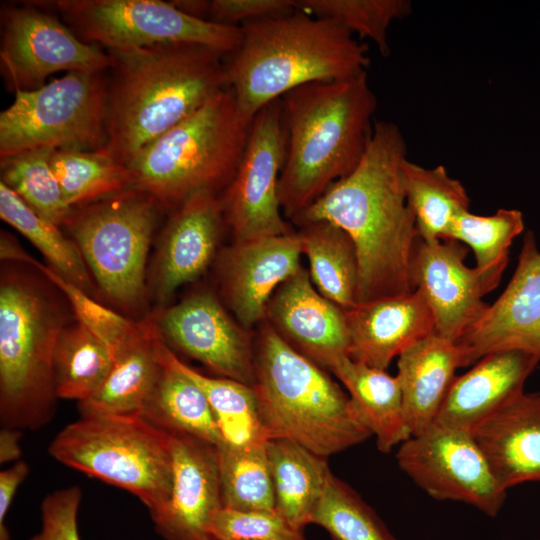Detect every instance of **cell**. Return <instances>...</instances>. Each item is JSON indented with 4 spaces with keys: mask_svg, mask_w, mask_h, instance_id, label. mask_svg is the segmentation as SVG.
Returning <instances> with one entry per match:
<instances>
[{
    "mask_svg": "<svg viewBox=\"0 0 540 540\" xmlns=\"http://www.w3.org/2000/svg\"><path fill=\"white\" fill-rule=\"evenodd\" d=\"M166 342L221 377L254 383V342L211 292H195L155 321Z\"/></svg>",
    "mask_w": 540,
    "mask_h": 540,
    "instance_id": "16",
    "label": "cell"
},
{
    "mask_svg": "<svg viewBox=\"0 0 540 540\" xmlns=\"http://www.w3.org/2000/svg\"><path fill=\"white\" fill-rule=\"evenodd\" d=\"M200 540H217V539H215V538L210 537V536L207 535V536L203 537V538L200 539Z\"/></svg>",
    "mask_w": 540,
    "mask_h": 540,
    "instance_id": "49",
    "label": "cell"
},
{
    "mask_svg": "<svg viewBox=\"0 0 540 540\" xmlns=\"http://www.w3.org/2000/svg\"><path fill=\"white\" fill-rule=\"evenodd\" d=\"M455 343L463 367L508 350L540 360V250L533 231L524 235L516 269L503 293Z\"/></svg>",
    "mask_w": 540,
    "mask_h": 540,
    "instance_id": "17",
    "label": "cell"
},
{
    "mask_svg": "<svg viewBox=\"0 0 540 540\" xmlns=\"http://www.w3.org/2000/svg\"><path fill=\"white\" fill-rule=\"evenodd\" d=\"M293 349L331 372L348 356L345 310L321 295L301 268L270 298L265 320Z\"/></svg>",
    "mask_w": 540,
    "mask_h": 540,
    "instance_id": "19",
    "label": "cell"
},
{
    "mask_svg": "<svg viewBox=\"0 0 540 540\" xmlns=\"http://www.w3.org/2000/svg\"><path fill=\"white\" fill-rule=\"evenodd\" d=\"M161 210L152 195L131 187L74 207L64 225L99 291L123 309L144 302L148 252Z\"/></svg>",
    "mask_w": 540,
    "mask_h": 540,
    "instance_id": "9",
    "label": "cell"
},
{
    "mask_svg": "<svg viewBox=\"0 0 540 540\" xmlns=\"http://www.w3.org/2000/svg\"><path fill=\"white\" fill-rule=\"evenodd\" d=\"M460 367L462 358L457 344L436 332L398 356L396 376L412 436L435 424Z\"/></svg>",
    "mask_w": 540,
    "mask_h": 540,
    "instance_id": "26",
    "label": "cell"
},
{
    "mask_svg": "<svg viewBox=\"0 0 540 540\" xmlns=\"http://www.w3.org/2000/svg\"><path fill=\"white\" fill-rule=\"evenodd\" d=\"M81 498L78 486L47 495L41 505V530L30 540H81L77 524Z\"/></svg>",
    "mask_w": 540,
    "mask_h": 540,
    "instance_id": "43",
    "label": "cell"
},
{
    "mask_svg": "<svg viewBox=\"0 0 540 540\" xmlns=\"http://www.w3.org/2000/svg\"><path fill=\"white\" fill-rule=\"evenodd\" d=\"M50 165L64 200L73 208L133 187L129 168L116 161L105 148L53 150Z\"/></svg>",
    "mask_w": 540,
    "mask_h": 540,
    "instance_id": "36",
    "label": "cell"
},
{
    "mask_svg": "<svg viewBox=\"0 0 540 540\" xmlns=\"http://www.w3.org/2000/svg\"><path fill=\"white\" fill-rule=\"evenodd\" d=\"M115 351L76 321L66 324L54 353V380L58 398L78 403L91 397L104 383Z\"/></svg>",
    "mask_w": 540,
    "mask_h": 540,
    "instance_id": "32",
    "label": "cell"
},
{
    "mask_svg": "<svg viewBox=\"0 0 540 540\" xmlns=\"http://www.w3.org/2000/svg\"><path fill=\"white\" fill-rule=\"evenodd\" d=\"M523 230L520 210L501 208L488 216L465 210L455 217L447 239L471 248L478 269L502 275L508 264L509 248Z\"/></svg>",
    "mask_w": 540,
    "mask_h": 540,
    "instance_id": "39",
    "label": "cell"
},
{
    "mask_svg": "<svg viewBox=\"0 0 540 540\" xmlns=\"http://www.w3.org/2000/svg\"><path fill=\"white\" fill-rule=\"evenodd\" d=\"M345 316L348 356L382 370L435 332L431 309L418 290L358 304L345 310Z\"/></svg>",
    "mask_w": 540,
    "mask_h": 540,
    "instance_id": "22",
    "label": "cell"
},
{
    "mask_svg": "<svg viewBox=\"0 0 540 540\" xmlns=\"http://www.w3.org/2000/svg\"><path fill=\"white\" fill-rule=\"evenodd\" d=\"M159 358L163 370L151 399L140 415L168 433L185 434L216 447L221 446L226 442L225 437L202 390L164 361L160 353Z\"/></svg>",
    "mask_w": 540,
    "mask_h": 540,
    "instance_id": "30",
    "label": "cell"
},
{
    "mask_svg": "<svg viewBox=\"0 0 540 540\" xmlns=\"http://www.w3.org/2000/svg\"><path fill=\"white\" fill-rule=\"evenodd\" d=\"M29 466L25 461H16L0 472V540H10L5 525L7 512L12 504L17 489L27 477Z\"/></svg>",
    "mask_w": 540,
    "mask_h": 540,
    "instance_id": "45",
    "label": "cell"
},
{
    "mask_svg": "<svg viewBox=\"0 0 540 540\" xmlns=\"http://www.w3.org/2000/svg\"><path fill=\"white\" fill-rule=\"evenodd\" d=\"M286 153L278 196L292 220L359 164L369 144L377 99L367 72L313 82L281 98Z\"/></svg>",
    "mask_w": 540,
    "mask_h": 540,
    "instance_id": "3",
    "label": "cell"
},
{
    "mask_svg": "<svg viewBox=\"0 0 540 540\" xmlns=\"http://www.w3.org/2000/svg\"><path fill=\"white\" fill-rule=\"evenodd\" d=\"M161 338L154 320L142 322L139 332L117 351L104 383L91 397L78 403L81 416L140 415L163 370L159 358Z\"/></svg>",
    "mask_w": 540,
    "mask_h": 540,
    "instance_id": "25",
    "label": "cell"
},
{
    "mask_svg": "<svg viewBox=\"0 0 540 540\" xmlns=\"http://www.w3.org/2000/svg\"><path fill=\"white\" fill-rule=\"evenodd\" d=\"M161 358L189 377L206 396L225 440L243 443L265 438L258 415L257 399L252 386L224 378L201 374L181 361L162 338Z\"/></svg>",
    "mask_w": 540,
    "mask_h": 540,
    "instance_id": "35",
    "label": "cell"
},
{
    "mask_svg": "<svg viewBox=\"0 0 540 540\" xmlns=\"http://www.w3.org/2000/svg\"><path fill=\"white\" fill-rule=\"evenodd\" d=\"M208 536L217 540H306L303 529L293 526L274 510L218 509Z\"/></svg>",
    "mask_w": 540,
    "mask_h": 540,
    "instance_id": "42",
    "label": "cell"
},
{
    "mask_svg": "<svg viewBox=\"0 0 540 540\" xmlns=\"http://www.w3.org/2000/svg\"><path fill=\"white\" fill-rule=\"evenodd\" d=\"M332 540H396L376 511L347 483L330 474L312 514Z\"/></svg>",
    "mask_w": 540,
    "mask_h": 540,
    "instance_id": "38",
    "label": "cell"
},
{
    "mask_svg": "<svg viewBox=\"0 0 540 540\" xmlns=\"http://www.w3.org/2000/svg\"><path fill=\"white\" fill-rule=\"evenodd\" d=\"M0 217L25 236L50 267L91 296L96 285L76 243L60 227L35 213L13 190L0 182Z\"/></svg>",
    "mask_w": 540,
    "mask_h": 540,
    "instance_id": "33",
    "label": "cell"
},
{
    "mask_svg": "<svg viewBox=\"0 0 540 540\" xmlns=\"http://www.w3.org/2000/svg\"><path fill=\"white\" fill-rule=\"evenodd\" d=\"M50 455L67 467L122 488L156 513L172 482V438L141 415L81 416L52 440Z\"/></svg>",
    "mask_w": 540,
    "mask_h": 540,
    "instance_id": "8",
    "label": "cell"
},
{
    "mask_svg": "<svg viewBox=\"0 0 540 540\" xmlns=\"http://www.w3.org/2000/svg\"><path fill=\"white\" fill-rule=\"evenodd\" d=\"M296 232L233 242L219 257L220 288L229 310L247 330L260 325L277 288L301 268Z\"/></svg>",
    "mask_w": 540,
    "mask_h": 540,
    "instance_id": "18",
    "label": "cell"
},
{
    "mask_svg": "<svg viewBox=\"0 0 540 540\" xmlns=\"http://www.w3.org/2000/svg\"><path fill=\"white\" fill-rule=\"evenodd\" d=\"M297 9V0H212L209 20L241 27L248 22L288 15Z\"/></svg>",
    "mask_w": 540,
    "mask_h": 540,
    "instance_id": "44",
    "label": "cell"
},
{
    "mask_svg": "<svg viewBox=\"0 0 540 540\" xmlns=\"http://www.w3.org/2000/svg\"><path fill=\"white\" fill-rule=\"evenodd\" d=\"M181 12L199 19L209 20L210 1L204 0H173L170 1Z\"/></svg>",
    "mask_w": 540,
    "mask_h": 540,
    "instance_id": "48",
    "label": "cell"
},
{
    "mask_svg": "<svg viewBox=\"0 0 540 540\" xmlns=\"http://www.w3.org/2000/svg\"><path fill=\"white\" fill-rule=\"evenodd\" d=\"M468 247L446 239H418L411 260V281L429 305L435 332L456 342L485 312L486 294L497 287L500 274L465 265Z\"/></svg>",
    "mask_w": 540,
    "mask_h": 540,
    "instance_id": "15",
    "label": "cell"
},
{
    "mask_svg": "<svg viewBox=\"0 0 540 540\" xmlns=\"http://www.w3.org/2000/svg\"><path fill=\"white\" fill-rule=\"evenodd\" d=\"M29 265L36 268L63 293L77 321L110 346L115 351V354L141 329L142 322H134L103 306L84 290L63 278L51 267L38 262L33 257Z\"/></svg>",
    "mask_w": 540,
    "mask_h": 540,
    "instance_id": "41",
    "label": "cell"
},
{
    "mask_svg": "<svg viewBox=\"0 0 540 540\" xmlns=\"http://www.w3.org/2000/svg\"><path fill=\"white\" fill-rule=\"evenodd\" d=\"M406 158L399 127L375 122L357 167L291 220L297 226L325 220L349 234L359 260L358 304L414 291L411 260L419 234L402 184Z\"/></svg>",
    "mask_w": 540,
    "mask_h": 540,
    "instance_id": "1",
    "label": "cell"
},
{
    "mask_svg": "<svg viewBox=\"0 0 540 540\" xmlns=\"http://www.w3.org/2000/svg\"><path fill=\"white\" fill-rule=\"evenodd\" d=\"M472 434L502 489L540 481V392H523Z\"/></svg>",
    "mask_w": 540,
    "mask_h": 540,
    "instance_id": "24",
    "label": "cell"
},
{
    "mask_svg": "<svg viewBox=\"0 0 540 540\" xmlns=\"http://www.w3.org/2000/svg\"><path fill=\"white\" fill-rule=\"evenodd\" d=\"M297 7L372 40L383 56L390 54L389 26L412 10V4L407 0H297Z\"/></svg>",
    "mask_w": 540,
    "mask_h": 540,
    "instance_id": "40",
    "label": "cell"
},
{
    "mask_svg": "<svg viewBox=\"0 0 540 540\" xmlns=\"http://www.w3.org/2000/svg\"><path fill=\"white\" fill-rule=\"evenodd\" d=\"M102 72H69L40 88L15 91L0 113V158L37 148L98 151L107 144Z\"/></svg>",
    "mask_w": 540,
    "mask_h": 540,
    "instance_id": "10",
    "label": "cell"
},
{
    "mask_svg": "<svg viewBox=\"0 0 540 540\" xmlns=\"http://www.w3.org/2000/svg\"><path fill=\"white\" fill-rule=\"evenodd\" d=\"M348 391L379 451L389 453L409 439V428L398 377L346 357L331 370Z\"/></svg>",
    "mask_w": 540,
    "mask_h": 540,
    "instance_id": "27",
    "label": "cell"
},
{
    "mask_svg": "<svg viewBox=\"0 0 540 540\" xmlns=\"http://www.w3.org/2000/svg\"><path fill=\"white\" fill-rule=\"evenodd\" d=\"M540 360L523 351L490 353L455 376L435 423L472 432L481 422L522 394Z\"/></svg>",
    "mask_w": 540,
    "mask_h": 540,
    "instance_id": "23",
    "label": "cell"
},
{
    "mask_svg": "<svg viewBox=\"0 0 540 540\" xmlns=\"http://www.w3.org/2000/svg\"><path fill=\"white\" fill-rule=\"evenodd\" d=\"M1 72L9 88L30 91L56 72H103L112 57L103 48L81 40L57 17L33 7L3 13Z\"/></svg>",
    "mask_w": 540,
    "mask_h": 540,
    "instance_id": "14",
    "label": "cell"
},
{
    "mask_svg": "<svg viewBox=\"0 0 540 540\" xmlns=\"http://www.w3.org/2000/svg\"><path fill=\"white\" fill-rule=\"evenodd\" d=\"M267 441H226L218 447L223 507L243 511L275 509Z\"/></svg>",
    "mask_w": 540,
    "mask_h": 540,
    "instance_id": "34",
    "label": "cell"
},
{
    "mask_svg": "<svg viewBox=\"0 0 540 540\" xmlns=\"http://www.w3.org/2000/svg\"><path fill=\"white\" fill-rule=\"evenodd\" d=\"M296 233L317 291L344 310L357 306L359 260L349 234L325 220L303 224Z\"/></svg>",
    "mask_w": 540,
    "mask_h": 540,
    "instance_id": "29",
    "label": "cell"
},
{
    "mask_svg": "<svg viewBox=\"0 0 540 540\" xmlns=\"http://www.w3.org/2000/svg\"><path fill=\"white\" fill-rule=\"evenodd\" d=\"M405 196L425 242L446 240L455 217L469 210L463 184L449 176L442 165L426 168L406 158L401 166Z\"/></svg>",
    "mask_w": 540,
    "mask_h": 540,
    "instance_id": "31",
    "label": "cell"
},
{
    "mask_svg": "<svg viewBox=\"0 0 540 540\" xmlns=\"http://www.w3.org/2000/svg\"><path fill=\"white\" fill-rule=\"evenodd\" d=\"M241 30V43L225 66L228 86L249 121L297 87L348 79L369 65L367 46L350 31L299 8L245 23Z\"/></svg>",
    "mask_w": 540,
    "mask_h": 540,
    "instance_id": "4",
    "label": "cell"
},
{
    "mask_svg": "<svg viewBox=\"0 0 540 540\" xmlns=\"http://www.w3.org/2000/svg\"><path fill=\"white\" fill-rule=\"evenodd\" d=\"M225 227L219 196L212 193L195 194L172 211L154 262L157 302L166 304L181 286L197 280L207 270Z\"/></svg>",
    "mask_w": 540,
    "mask_h": 540,
    "instance_id": "21",
    "label": "cell"
},
{
    "mask_svg": "<svg viewBox=\"0 0 540 540\" xmlns=\"http://www.w3.org/2000/svg\"><path fill=\"white\" fill-rule=\"evenodd\" d=\"M172 438V482L164 505L150 515L164 540H200L222 505L218 447L198 438Z\"/></svg>",
    "mask_w": 540,
    "mask_h": 540,
    "instance_id": "20",
    "label": "cell"
},
{
    "mask_svg": "<svg viewBox=\"0 0 540 540\" xmlns=\"http://www.w3.org/2000/svg\"><path fill=\"white\" fill-rule=\"evenodd\" d=\"M53 6L84 42L126 51L169 43H194L232 54L241 27L189 16L160 0H56Z\"/></svg>",
    "mask_w": 540,
    "mask_h": 540,
    "instance_id": "11",
    "label": "cell"
},
{
    "mask_svg": "<svg viewBox=\"0 0 540 540\" xmlns=\"http://www.w3.org/2000/svg\"><path fill=\"white\" fill-rule=\"evenodd\" d=\"M39 280L5 270L0 283V419L3 427L37 429L54 415V353L67 324Z\"/></svg>",
    "mask_w": 540,
    "mask_h": 540,
    "instance_id": "7",
    "label": "cell"
},
{
    "mask_svg": "<svg viewBox=\"0 0 540 540\" xmlns=\"http://www.w3.org/2000/svg\"><path fill=\"white\" fill-rule=\"evenodd\" d=\"M399 468L436 500L468 504L496 517L507 491L498 484L472 432L433 424L399 445Z\"/></svg>",
    "mask_w": 540,
    "mask_h": 540,
    "instance_id": "13",
    "label": "cell"
},
{
    "mask_svg": "<svg viewBox=\"0 0 540 540\" xmlns=\"http://www.w3.org/2000/svg\"><path fill=\"white\" fill-rule=\"evenodd\" d=\"M53 150L37 148L0 158L1 182L35 213L60 227L66 224L74 208L64 200L51 168Z\"/></svg>",
    "mask_w": 540,
    "mask_h": 540,
    "instance_id": "37",
    "label": "cell"
},
{
    "mask_svg": "<svg viewBox=\"0 0 540 540\" xmlns=\"http://www.w3.org/2000/svg\"><path fill=\"white\" fill-rule=\"evenodd\" d=\"M275 510L293 526L304 529L332 473L325 457L287 440L267 441Z\"/></svg>",
    "mask_w": 540,
    "mask_h": 540,
    "instance_id": "28",
    "label": "cell"
},
{
    "mask_svg": "<svg viewBox=\"0 0 540 540\" xmlns=\"http://www.w3.org/2000/svg\"><path fill=\"white\" fill-rule=\"evenodd\" d=\"M254 351L252 387L267 440L287 439L327 458L372 436L350 396L266 321Z\"/></svg>",
    "mask_w": 540,
    "mask_h": 540,
    "instance_id": "5",
    "label": "cell"
},
{
    "mask_svg": "<svg viewBox=\"0 0 540 540\" xmlns=\"http://www.w3.org/2000/svg\"><path fill=\"white\" fill-rule=\"evenodd\" d=\"M107 144L128 165L152 141L228 87L222 53L194 43L108 51Z\"/></svg>",
    "mask_w": 540,
    "mask_h": 540,
    "instance_id": "2",
    "label": "cell"
},
{
    "mask_svg": "<svg viewBox=\"0 0 540 540\" xmlns=\"http://www.w3.org/2000/svg\"><path fill=\"white\" fill-rule=\"evenodd\" d=\"M0 257L2 261L28 265L32 256L19 245L18 241L11 234L2 230L0 237Z\"/></svg>",
    "mask_w": 540,
    "mask_h": 540,
    "instance_id": "47",
    "label": "cell"
},
{
    "mask_svg": "<svg viewBox=\"0 0 540 540\" xmlns=\"http://www.w3.org/2000/svg\"><path fill=\"white\" fill-rule=\"evenodd\" d=\"M252 121L224 88L136 155L127 165L133 187L171 212L201 192L220 196L238 169Z\"/></svg>",
    "mask_w": 540,
    "mask_h": 540,
    "instance_id": "6",
    "label": "cell"
},
{
    "mask_svg": "<svg viewBox=\"0 0 540 540\" xmlns=\"http://www.w3.org/2000/svg\"><path fill=\"white\" fill-rule=\"evenodd\" d=\"M21 430L17 428L3 427L0 431V463L16 461L22 451L20 446Z\"/></svg>",
    "mask_w": 540,
    "mask_h": 540,
    "instance_id": "46",
    "label": "cell"
},
{
    "mask_svg": "<svg viewBox=\"0 0 540 540\" xmlns=\"http://www.w3.org/2000/svg\"><path fill=\"white\" fill-rule=\"evenodd\" d=\"M286 153L281 98L253 118L234 178L219 196L233 242L291 233L278 184Z\"/></svg>",
    "mask_w": 540,
    "mask_h": 540,
    "instance_id": "12",
    "label": "cell"
}]
</instances>
